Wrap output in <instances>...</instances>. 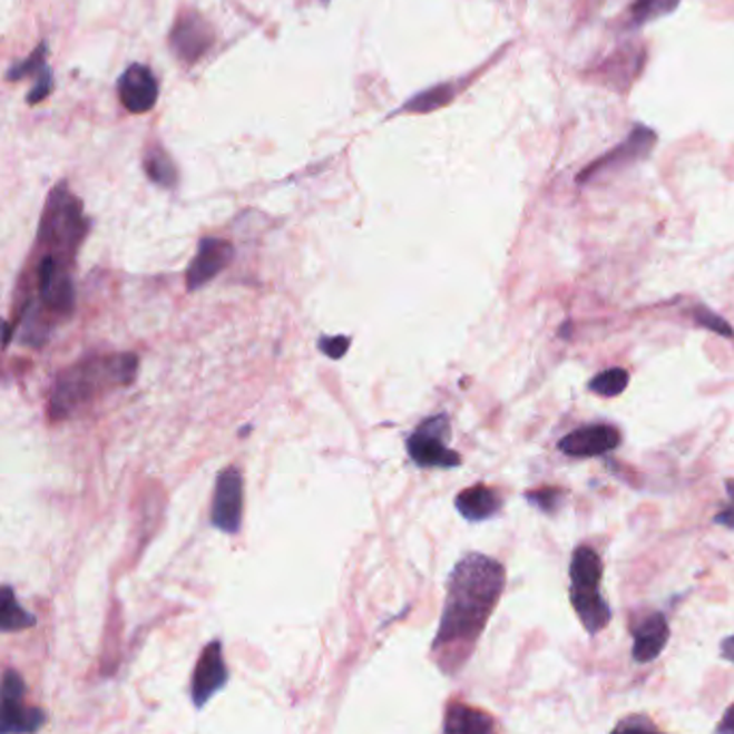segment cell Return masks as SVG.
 Wrapping results in <instances>:
<instances>
[{"instance_id":"obj_21","label":"cell","mask_w":734,"mask_h":734,"mask_svg":"<svg viewBox=\"0 0 734 734\" xmlns=\"http://www.w3.org/2000/svg\"><path fill=\"white\" fill-rule=\"evenodd\" d=\"M627 385H629V371L616 366V369H607L604 373H599L597 378H593L588 382V390L597 397L611 399V397H620Z\"/></svg>"},{"instance_id":"obj_29","label":"cell","mask_w":734,"mask_h":734,"mask_svg":"<svg viewBox=\"0 0 734 734\" xmlns=\"http://www.w3.org/2000/svg\"><path fill=\"white\" fill-rule=\"evenodd\" d=\"M720 653H722V657H724L726 662L734 664V636H728V638L722 642V646H720Z\"/></svg>"},{"instance_id":"obj_19","label":"cell","mask_w":734,"mask_h":734,"mask_svg":"<svg viewBox=\"0 0 734 734\" xmlns=\"http://www.w3.org/2000/svg\"><path fill=\"white\" fill-rule=\"evenodd\" d=\"M145 170L160 188H173L177 184V168L160 145H154L145 156Z\"/></svg>"},{"instance_id":"obj_11","label":"cell","mask_w":734,"mask_h":734,"mask_svg":"<svg viewBox=\"0 0 734 734\" xmlns=\"http://www.w3.org/2000/svg\"><path fill=\"white\" fill-rule=\"evenodd\" d=\"M233 256H235V248L231 242H226L223 237H203L198 244L196 256L192 258L188 274H186L188 291H198V288L209 285L231 265Z\"/></svg>"},{"instance_id":"obj_8","label":"cell","mask_w":734,"mask_h":734,"mask_svg":"<svg viewBox=\"0 0 734 734\" xmlns=\"http://www.w3.org/2000/svg\"><path fill=\"white\" fill-rule=\"evenodd\" d=\"M244 517V477L235 466L221 470L212 500V526L224 535H237Z\"/></svg>"},{"instance_id":"obj_28","label":"cell","mask_w":734,"mask_h":734,"mask_svg":"<svg viewBox=\"0 0 734 734\" xmlns=\"http://www.w3.org/2000/svg\"><path fill=\"white\" fill-rule=\"evenodd\" d=\"M713 523H720V526H726V528L734 530V509H726V511L715 515Z\"/></svg>"},{"instance_id":"obj_17","label":"cell","mask_w":734,"mask_h":734,"mask_svg":"<svg viewBox=\"0 0 734 734\" xmlns=\"http://www.w3.org/2000/svg\"><path fill=\"white\" fill-rule=\"evenodd\" d=\"M35 625H37V618L18 604V599H16V595H13V588H11V586H2L0 629H2L4 634H13V632L31 629Z\"/></svg>"},{"instance_id":"obj_26","label":"cell","mask_w":734,"mask_h":734,"mask_svg":"<svg viewBox=\"0 0 734 734\" xmlns=\"http://www.w3.org/2000/svg\"><path fill=\"white\" fill-rule=\"evenodd\" d=\"M616 733H623V731H657V726L644 717V715H632V717H625L623 722H618L614 726Z\"/></svg>"},{"instance_id":"obj_18","label":"cell","mask_w":734,"mask_h":734,"mask_svg":"<svg viewBox=\"0 0 734 734\" xmlns=\"http://www.w3.org/2000/svg\"><path fill=\"white\" fill-rule=\"evenodd\" d=\"M681 0H634L629 7V29L646 27L678 9Z\"/></svg>"},{"instance_id":"obj_3","label":"cell","mask_w":734,"mask_h":734,"mask_svg":"<svg viewBox=\"0 0 734 734\" xmlns=\"http://www.w3.org/2000/svg\"><path fill=\"white\" fill-rule=\"evenodd\" d=\"M569 579H571L569 599L581 627L590 636L601 634L614 616L611 606L607 604L601 593V579H604L601 556L588 545L575 547L569 565Z\"/></svg>"},{"instance_id":"obj_5","label":"cell","mask_w":734,"mask_h":734,"mask_svg":"<svg viewBox=\"0 0 734 734\" xmlns=\"http://www.w3.org/2000/svg\"><path fill=\"white\" fill-rule=\"evenodd\" d=\"M450 435H452V427H450L448 414L424 418L405 442V450H408L412 463L422 470L459 468L461 454L448 447Z\"/></svg>"},{"instance_id":"obj_12","label":"cell","mask_w":734,"mask_h":734,"mask_svg":"<svg viewBox=\"0 0 734 734\" xmlns=\"http://www.w3.org/2000/svg\"><path fill=\"white\" fill-rule=\"evenodd\" d=\"M623 442L620 431L614 424H586L579 427L565 438H560L558 450L574 459H590V457H604L607 452L616 450Z\"/></svg>"},{"instance_id":"obj_20","label":"cell","mask_w":734,"mask_h":734,"mask_svg":"<svg viewBox=\"0 0 734 734\" xmlns=\"http://www.w3.org/2000/svg\"><path fill=\"white\" fill-rule=\"evenodd\" d=\"M457 91H459L457 82L438 85L433 89H427V91L418 94L414 99H410L405 104L403 112H431V110H438V108L447 106L448 101H452L457 96Z\"/></svg>"},{"instance_id":"obj_30","label":"cell","mask_w":734,"mask_h":734,"mask_svg":"<svg viewBox=\"0 0 734 734\" xmlns=\"http://www.w3.org/2000/svg\"><path fill=\"white\" fill-rule=\"evenodd\" d=\"M726 491H728V498L734 502V479L726 480Z\"/></svg>"},{"instance_id":"obj_4","label":"cell","mask_w":734,"mask_h":734,"mask_svg":"<svg viewBox=\"0 0 734 734\" xmlns=\"http://www.w3.org/2000/svg\"><path fill=\"white\" fill-rule=\"evenodd\" d=\"M87 233H89V221L85 216L80 198L74 196L67 190V186L61 184L48 196L37 233V248L59 251L76 256Z\"/></svg>"},{"instance_id":"obj_13","label":"cell","mask_w":734,"mask_h":734,"mask_svg":"<svg viewBox=\"0 0 734 734\" xmlns=\"http://www.w3.org/2000/svg\"><path fill=\"white\" fill-rule=\"evenodd\" d=\"M117 87L124 108L134 115L149 112L160 96L158 78L147 65H129Z\"/></svg>"},{"instance_id":"obj_9","label":"cell","mask_w":734,"mask_h":734,"mask_svg":"<svg viewBox=\"0 0 734 734\" xmlns=\"http://www.w3.org/2000/svg\"><path fill=\"white\" fill-rule=\"evenodd\" d=\"M216 35L212 25L196 11H186L177 18L170 31V48L182 63H198L214 46Z\"/></svg>"},{"instance_id":"obj_1","label":"cell","mask_w":734,"mask_h":734,"mask_svg":"<svg viewBox=\"0 0 734 734\" xmlns=\"http://www.w3.org/2000/svg\"><path fill=\"white\" fill-rule=\"evenodd\" d=\"M507 569L480 551L466 554L448 575L447 599L431 657L440 671L454 676L477 650L480 636L500 604Z\"/></svg>"},{"instance_id":"obj_7","label":"cell","mask_w":734,"mask_h":734,"mask_svg":"<svg viewBox=\"0 0 734 734\" xmlns=\"http://www.w3.org/2000/svg\"><path fill=\"white\" fill-rule=\"evenodd\" d=\"M655 145H657V134L638 124L620 145H616L611 151H607L601 158H597V160L590 162L586 168H581L579 175L575 177V182L584 186V184L601 179L604 175H609L614 170H623L636 162L648 158V154L655 149Z\"/></svg>"},{"instance_id":"obj_22","label":"cell","mask_w":734,"mask_h":734,"mask_svg":"<svg viewBox=\"0 0 734 734\" xmlns=\"http://www.w3.org/2000/svg\"><path fill=\"white\" fill-rule=\"evenodd\" d=\"M526 500L539 509L541 512H547V515H554L558 511L565 500H567V491L560 489V487H544V489H535V491H528L526 493Z\"/></svg>"},{"instance_id":"obj_27","label":"cell","mask_w":734,"mask_h":734,"mask_svg":"<svg viewBox=\"0 0 734 734\" xmlns=\"http://www.w3.org/2000/svg\"><path fill=\"white\" fill-rule=\"evenodd\" d=\"M715 733H734V704L724 713L722 722L715 726Z\"/></svg>"},{"instance_id":"obj_23","label":"cell","mask_w":734,"mask_h":734,"mask_svg":"<svg viewBox=\"0 0 734 734\" xmlns=\"http://www.w3.org/2000/svg\"><path fill=\"white\" fill-rule=\"evenodd\" d=\"M46 52H48V46L46 43H39L37 50H32L31 57L22 63L13 65L7 74V80H22L27 76H41L48 65H46Z\"/></svg>"},{"instance_id":"obj_25","label":"cell","mask_w":734,"mask_h":734,"mask_svg":"<svg viewBox=\"0 0 734 734\" xmlns=\"http://www.w3.org/2000/svg\"><path fill=\"white\" fill-rule=\"evenodd\" d=\"M350 345H352V339H350V336H332V339L321 336L320 339L321 352L325 353V355H330L332 360L343 358L345 352L350 350Z\"/></svg>"},{"instance_id":"obj_6","label":"cell","mask_w":734,"mask_h":734,"mask_svg":"<svg viewBox=\"0 0 734 734\" xmlns=\"http://www.w3.org/2000/svg\"><path fill=\"white\" fill-rule=\"evenodd\" d=\"M22 674L7 668L2 674V726L0 733H37L46 726L48 715L39 706H29Z\"/></svg>"},{"instance_id":"obj_16","label":"cell","mask_w":734,"mask_h":734,"mask_svg":"<svg viewBox=\"0 0 734 734\" xmlns=\"http://www.w3.org/2000/svg\"><path fill=\"white\" fill-rule=\"evenodd\" d=\"M442 731L452 734H487L496 731V722L489 713L470 704L450 703Z\"/></svg>"},{"instance_id":"obj_24","label":"cell","mask_w":734,"mask_h":734,"mask_svg":"<svg viewBox=\"0 0 734 734\" xmlns=\"http://www.w3.org/2000/svg\"><path fill=\"white\" fill-rule=\"evenodd\" d=\"M692 317H694V323L701 325L704 330L717 332V334H722V336H726V339H734V330L728 325V321L724 320V317H720V315H715L711 309H706V306H696L694 313H692Z\"/></svg>"},{"instance_id":"obj_14","label":"cell","mask_w":734,"mask_h":734,"mask_svg":"<svg viewBox=\"0 0 734 734\" xmlns=\"http://www.w3.org/2000/svg\"><path fill=\"white\" fill-rule=\"evenodd\" d=\"M671 642V623L666 614L653 611L634 629V650L632 657L638 664L655 662Z\"/></svg>"},{"instance_id":"obj_15","label":"cell","mask_w":734,"mask_h":734,"mask_svg":"<svg viewBox=\"0 0 734 734\" xmlns=\"http://www.w3.org/2000/svg\"><path fill=\"white\" fill-rule=\"evenodd\" d=\"M454 507L459 515L472 523L479 521H487L491 517H496L498 512L502 511L505 507V498L500 496L498 489L487 487V485H472L468 489H463L457 498H454Z\"/></svg>"},{"instance_id":"obj_2","label":"cell","mask_w":734,"mask_h":734,"mask_svg":"<svg viewBox=\"0 0 734 734\" xmlns=\"http://www.w3.org/2000/svg\"><path fill=\"white\" fill-rule=\"evenodd\" d=\"M136 353L85 355L61 371L48 401V418L63 422L94 405L104 394L126 388L136 380Z\"/></svg>"},{"instance_id":"obj_10","label":"cell","mask_w":734,"mask_h":734,"mask_svg":"<svg viewBox=\"0 0 734 734\" xmlns=\"http://www.w3.org/2000/svg\"><path fill=\"white\" fill-rule=\"evenodd\" d=\"M226 683H228V668L224 662L223 642L214 639L203 648L192 674V703L196 708H203L226 687Z\"/></svg>"}]
</instances>
